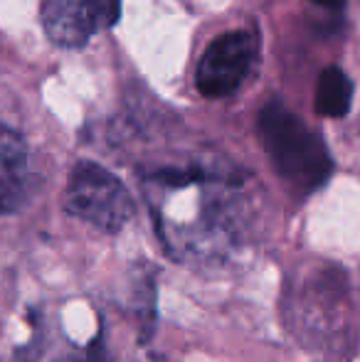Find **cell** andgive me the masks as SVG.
<instances>
[{"mask_svg": "<svg viewBox=\"0 0 360 362\" xmlns=\"http://www.w3.org/2000/svg\"><path fill=\"white\" fill-rule=\"evenodd\" d=\"M64 210L72 217L94 224L106 234H116L134 217V200L126 185L99 163L79 160L72 168L64 190Z\"/></svg>", "mask_w": 360, "mask_h": 362, "instance_id": "2", "label": "cell"}, {"mask_svg": "<svg viewBox=\"0 0 360 362\" xmlns=\"http://www.w3.org/2000/svg\"><path fill=\"white\" fill-rule=\"evenodd\" d=\"M353 104V81L341 67H326L316 84V106L318 116L326 119H343Z\"/></svg>", "mask_w": 360, "mask_h": 362, "instance_id": "6", "label": "cell"}, {"mask_svg": "<svg viewBox=\"0 0 360 362\" xmlns=\"http://www.w3.org/2000/svg\"><path fill=\"white\" fill-rule=\"evenodd\" d=\"M257 134L277 175L291 190L308 195L328 182L333 173L328 146L281 101H269L260 111Z\"/></svg>", "mask_w": 360, "mask_h": 362, "instance_id": "1", "label": "cell"}, {"mask_svg": "<svg viewBox=\"0 0 360 362\" xmlns=\"http://www.w3.org/2000/svg\"><path fill=\"white\" fill-rule=\"evenodd\" d=\"M119 20V0H42V28L59 47H82Z\"/></svg>", "mask_w": 360, "mask_h": 362, "instance_id": "4", "label": "cell"}, {"mask_svg": "<svg viewBox=\"0 0 360 362\" xmlns=\"http://www.w3.org/2000/svg\"><path fill=\"white\" fill-rule=\"evenodd\" d=\"M30 163L23 136L0 126V215H13L28 200Z\"/></svg>", "mask_w": 360, "mask_h": 362, "instance_id": "5", "label": "cell"}, {"mask_svg": "<svg viewBox=\"0 0 360 362\" xmlns=\"http://www.w3.org/2000/svg\"><path fill=\"white\" fill-rule=\"evenodd\" d=\"M311 3L321 5V8H326V10H343L346 8V0H311Z\"/></svg>", "mask_w": 360, "mask_h": 362, "instance_id": "7", "label": "cell"}, {"mask_svg": "<svg viewBox=\"0 0 360 362\" xmlns=\"http://www.w3.org/2000/svg\"><path fill=\"white\" fill-rule=\"evenodd\" d=\"M257 59V35L250 30L225 33L207 45L197 64L195 84L207 99L230 96L245 84Z\"/></svg>", "mask_w": 360, "mask_h": 362, "instance_id": "3", "label": "cell"}]
</instances>
